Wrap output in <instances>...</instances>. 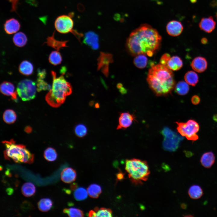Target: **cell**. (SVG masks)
<instances>
[{"label":"cell","mask_w":217,"mask_h":217,"mask_svg":"<svg viewBox=\"0 0 217 217\" xmlns=\"http://www.w3.org/2000/svg\"><path fill=\"white\" fill-rule=\"evenodd\" d=\"M162 37L150 25L141 24L130 33L126 42L128 52L133 56L143 54L151 57L159 49Z\"/></svg>","instance_id":"cell-1"},{"label":"cell","mask_w":217,"mask_h":217,"mask_svg":"<svg viewBox=\"0 0 217 217\" xmlns=\"http://www.w3.org/2000/svg\"><path fill=\"white\" fill-rule=\"evenodd\" d=\"M147 81L150 88L158 96L170 94L175 85L172 70L160 63L152 65L147 74Z\"/></svg>","instance_id":"cell-2"},{"label":"cell","mask_w":217,"mask_h":217,"mask_svg":"<svg viewBox=\"0 0 217 217\" xmlns=\"http://www.w3.org/2000/svg\"><path fill=\"white\" fill-rule=\"evenodd\" d=\"M51 72L53 80L52 85L45 99L50 106L56 108L63 104L67 96L72 93V88L63 74L57 77L55 72L52 71Z\"/></svg>","instance_id":"cell-3"},{"label":"cell","mask_w":217,"mask_h":217,"mask_svg":"<svg viewBox=\"0 0 217 217\" xmlns=\"http://www.w3.org/2000/svg\"><path fill=\"white\" fill-rule=\"evenodd\" d=\"M125 169L132 183L136 185L146 181L150 173L146 161L135 158L126 160Z\"/></svg>","instance_id":"cell-4"},{"label":"cell","mask_w":217,"mask_h":217,"mask_svg":"<svg viewBox=\"0 0 217 217\" xmlns=\"http://www.w3.org/2000/svg\"><path fill=\"white\" fill-rule=\"evenodd\" d=\"M2 143L5 147L4 152L5 159L10 160L11 159L17 163L24 162L30 164L33 162L34 155L27 149L24 145L16 144L12 139L3 141Z\"/></svg>","instance_id":"cell-5"},{"label":"cell","mask_w":217,"mask_h":217,"mask_svg":"<svg viewBox=\"0 0 217 217\" xmlns=\"http://www.w3.org/2000/svg\"><path fill=\"white\" fill-rule=\"evenodd\" d=\"M177 130L182 136L185 137L189 140L192 141L198 139L199 137L197 133L200 127L198 123L195 121L190 119L186 122H177Z\"/></svg>","instance_id":"cell-6"},{"label":"cell","mask_w":217,"mask_h":217,"mask_svg":"<svg viewBox=\"0 0 217 217\" xmlns=\"http://www.w3.org/2000/svg\"><path fill=\"white\" fill-rule=\"evenodd\" d=\"M36 90L35 83L30 80L26 79L18 83L16 91L23 101H28L34 98Z\"/></svg>","instance_id":"cell-7"},{"label":"cell","mask_w":217,"mask_h":217,"mask_svg":"<svg viewBox=\"0 0 217 217\" xmlns=\"http://www.w3.org/2000/svg\"><path fill=\"white\" fill-rule=\"evenodd\" d=\"M162 133L164 137L163 143L164 149L169 151H175L183 139V137L167 127L163 129Z\"/></svg>","instance_id":"cell-8"},{"label":"cell","mask_w":217,"mask_h":217,"mask_svg":"<svg viewBox=\"0 0 217 217\" xmlns=\"http://www.w3.org/2000/svg\"><path fill=\"white\" fill-rule=\"evenodd\" d=\"M74 21L70 15H61L58 16L55 20L54 26L56 30L62 34L71 32L74 35H77V37L82 36L73 29Z\"/></svg>","instance_id":"cell-9"},{"label":"cell","mask_w":217,"mask_h":217,"mask_svg":"<svg viewBox=\"0 0 217 217\" xmlns=\"http://www.w3.org/2000/svg\"><path fill=\"white\" fill-rule=\"evenodd\" d=\"M117 129H125L130 126L133 121H136L134 115L128 112L121 113L119 118Z\"/></svg>","instance_id":"cell-10"},{"label":"cell","mask_w":217,"mask_h":217,"mask_svg":"<svg viewBox=\"0 0 217 217\" xmlns=\"http://www.w3.org/2000/svg\"><path fill=\"white\" fill-rule=\"evenodd\" d=\"M166 30L169 35L172 36H176L181 34L183 30V27L180 22L172 20L167 24Z\"/></svg>","instance_id":"cell-11"},{"label":"cell","mask_w":217,"mask_h":217,"mask_svg":"<svg viewBox=\"0 0 217 217\" xmlns=\"http://www.w3.org/2000/svg\"><path fill=\"white\" fill-rule=\"evenodd\" d=\"M208 63L206 59L201 56L194 58L191 62V66L195 71L198 73L204 72L207 69Z\"/></svg>","instance_id":"cell-12"},{"label":"cell","mask_w":217,"mask_h":217,"mask_svg":"<svg viewBox=\"0 0 217 217\" xmlns=\"http://www.w3.org/2000/svg\"><path fill=\"white\" fill-rule=\"evenodd\" d=\"M20 27L18 21L13 18L6 20L4 24V30L6 33L9 34L17 33L20 30Z\"/></svg>","instance_id":"cell-13"},{"label":"cell","mask_w":217,"mask_h":217,"mask_svg":"<svg viewBox=\"0 0 217 217\" xmlns=\"http://www.w3.org/2000/svg\"><path fill=\"white\" fill-rule=\"evenodd\" d=\"M46 71L45 70L38 71V78L36 81L37 90L39 92L42 90H49L52 88V86L45 81L44 79L46 76Z\"/></svg>","instance_id":"cell-14"},{"label":"cell","mask_w":217,"mask_h":217,"mask_svg":"<svg viewBox=\"0 0 217 217\" xmlns=\"http://www.w3.org/2000/svg\"><path fill=\"white\" fill-rule=\"evenodd\" d=\"M0 89L2 94L11 96L12 99L17 100V93L15 90L14 86L12 83L7 81L3 82L0 85Z\"/></svg>","instance_id":"cell-15"},{"label":"cell","mask_w":217,"mask_h":217,"mask_svg":"<svg viewBox=\"0 0 217 217\" xmlns=\"http://www.w3.org/2000/svg\"><path fill=\"white\" fill-rule=\"evenodd\" d=\"M200 29L208 33L212 32L215 29L216 22L212 16L203 17L201 19L199 23Z\"/></svg>","instance_id":"cell-16"},{"label":"cell","mask_w":217,"mask_h":217,"mask_svg":"<svg viewBox=\"0 0 217 217\" xmlns=\"http://www.w3.org/2000/svg\"><path fill=\"white\" fill-rule=\"evenodd\" d=\"M112 60L110 54L102 53L99 58L98 68L99 69L102 68L104 73L107 75L108 72V65Z\"/></svg>","instance_id":"cell-17"},{"label":"cell","mask_w":217,"mask_h":217,"mask_svg":"<svg viewBox=\"0 0 217 217\" xmlns=\"http://www.w3.org/2000/svg\"><path fill=\"white\" fill-rule=\"evenodd\" d=\"M77 177V174L75 170L68 167L64 168L61 175V180L66 183H70L74 181Z\"/></svg>","instance_id":"cell-18"},{"label":"cell","mask_w":217,"mask_h":217,"mask_svg":"<svg viewBox=\"0 0 217 217\" xmlns=\"http://www.w3.org/2000/svg\"><path fill=\"white\" fill-rule=\"evenodd\" d=\"M215 157L213 153L211 151L206 152L202 156L200 159L202 165L206 168H211L215 162Z\"/></svg>","instance_id":"cell-19"},{"label":"cell","mask_w":217,"mask_h":217,"mask_svg":"<svg viewBox=\"0 0 217 217\" xmlns=\"http://www.w3.org/2000/svg\"><path fill=\"white\" fill-rule=\"evenodd\" d=\"M55 33L54 31L52 36H48L46 38V41L44 43L58 51L61 48L67 46V41H60L56 40L54 37Z\"/></svg>","instance_id":"cell-20"},{"label":"cell","mask_w":217,"mask_h":217,"mask_svg":"<svg viewBox=\"0 0 217 217\" xmlns=\"http://www.w3.org/2000/svg\"><path fill=\"white\" fill-rule=\"evenodd\" d=\"M89 217H112V212L109 209L97 207L94 208V210H91L88 213Z\"/></svg>","instance_id":"cell-21"},{"label":"cell","mask_w":217,"mask_h":217,"mask_svg":"<svg viewBox=\"0 0 217 217\" xmlns=\"http://www.w3.org/2000/svg\"><path fill=\"white\" fill-rule=\"evenodd\" d=\"M98 41V37L96 34L92 32H89L86 34L83 42L90 46L93 49L96 50L99 47Z\"/></svg>","instance_id":"cell-22"},{"label":"cell","mask_w":217,"mask_h":217,"mask_svg":"<svg viewBox=\"0 0 217 217\" xmlns=\"http://www.w3.org/2000/svg\"><path fill=\"white\" fill-rule=\"evenodd\" d=\"M183 66L181 58L177 56H173L168 61L167 66L171 70L176 71L180 69Z\"/></svg>","instance_id":"cell-23"},{"label":"cell","mask_w":217,"mask_h":217,"mask_svg":"<svg viewBox=\"0 0 217 217\" xmlns=\"http://www.w3.org/2000/svg\"><path fill=\"white\" fill-rule=\"evenodd\" d=\"M203 193L202 189L198 185H193L191 186L188 190L189 196L191 198L193 199L200 198Z\"/></svg>","instance_id":"cell-24"},{"label":"cell","mask_w":217,"mask_h":217,"mask_svg":"<svg viewBox=\"0 0 217 217\" xmlns=\"http://www.w3.org/2000/svg\"><path fill=\"white\" fill-rule=\"evenodd\" d=\"M33 69L32 64L27 61H22L19 66L20 72L24 75L28 76L31 75L33 72Z\"/></svg>","instance_id":"cell-25"},{"label":"cell","mask_w":217,"mask_h":217,"mask_svg":"<svg viewBox=\"0 0 217 217\" xmlns=\"http://www.w3.org/2000/svg\"><path fill=\"white\" fill-rule=\"evenodd\" d=\"M13 41L16 46L22 47L26 44L27 42V38L24 33L20 32L16 33L14 35Z\"/></svg>","instance_id":"cell-26"},{"label":"cell","mask_w":217,"mask_h":217,"mask_svg":"<svg viewBox=\"0 0 217 217\" xmlns=\"http://www.w3.org/2000/svg\"><path fill=\"white\" fill-rule=\"evenodd\" d=\"M184 79L187 83L193 86H195L199 80V77L197 74L192 71H189L185 74Z\"/></svg>","instance_id":"cell-27"},{"label":"cell","mask_w":217,"mask_h":217,"mask_svg":"<svg viewBox=\"0 0 217 217\" xmlns=\"http://www.w3.org/2000/svg\"><path fill=\"white\" fill-rule=\"evenodd\" d=\"M36 192V187L34 185L30 182H26L21 187L22 194L26 197L33 195Z\"/></svg>","instance_id":"cell-28"},{"label":"cell","mask_w":217,"mask_h":217,"mask_svg":"<svg viewBox=\"0 0 217 217\" xmlns=\"http://www.w3.org/2000/svg\"><path fill=\"white\" fill-rule=\"evenodd\" d=\"M148 58L146 55L140 54L135 56L134 59L133 63L134 65L140 69H143L146 66Z\"/></svg>","instance_id":"cell-29"},{"label":"cell","mask_w":217,"mask_h":217,"mask_svg":"<svg viewBox=\"0 0 217 217\" xmlns=\"http://www.w3.org/2000/svg\"><path fill=\"white\" fill-rule=\"evenodd\" d=\"M52 205L53 202L52 200L48 198L41 199L37 203L38 209L42 212H46L49 211Z\"/></svg>","instance_id":"cell-30"},{"label":"cell","mask_w":217,"mask_h":217,"mask_svg":"<svg viewBox=\"0 0 217 217\" xmlns=\"http://www.w3.org/2000/svg\"><path fill=\"white\" fill-rule=\"evenodd\" d=\"M188 84L185 81H183L178 82L175 85V87L176 92L181 95H184L187 94L189 90Z\"/></svg>","instance_id":"cell-31"},{"label":"cell","mask_w":217,"mask_h":217,"mask_svg":"<svg viewBox=\"0 0 217 217\" xmlns=\"http://www.w3.org/2000/svg\"><path fill=\"white\" fill-rule=\"evenodd\" d=\"M87 191L89 196L93 198H97L102 192L101 187L95 184H90L87 188Z\"/></svg>","instance_id":"cell-32"},{"label":"cell","mask_w":217,"mask_h":217,"mask_svg":"<svg viewBox=\"0 0 217 217\" xmlns=\"http://www.w3.org/2000/svg\"><path fill=\"white\" fill-rule=\"evenodd\" d=\"M3 119L4 121L9 124L14 123L16 120L17 116L15 112L11 109H7L3 114Z\"/></svg>","instance_id":"cell-33"},{"label":"cell","mask_w":217,"mask_h":217,"mask_svg":"<svg viewBox=\"0 0 217 217\" xmlns=\"http://www.w3.org/2000/svg\"><path fill=\"white\" fill-rule=\"evenodd\" d=\"M62 60L61 55L57 51L52 52L49 58V60L50 63L54 65L60 64Z\"/></svg>","instance_id":"cell-34"},{"label":"cell","mask_w":217,"mask_h":217,"mask_svg":"<svg viewBox=\"0 0 217 217\" xmlns=\"http://www.w3.org/2000/svg\"><path fill=\"white\" fill-rule=\"evenodd\" d=\"M87 190L83 187H80L76 189L74 193L75 198L77 200H83L87 197Z\"/></svg>","instance_id":"cell-35"},{"label":"cell","mask_w":217,"mask_h":217,"mask_svg":"<svg viewBox=\"0 0 217 217\" xmlns=\"http://www.w3.org/2000/svg\"><path fill=\"white\" fill-rule=\"evenodd\" d=\"M44 156L48 161L52 162L56 159L57 157V154L54 148L48 147L44 151Z\"/></svg>","instance_id":"cell-36"},{"label":"cell","mask_w":217,"mask_h":217,"mask_svg":"<svg viewBox=\"0 0 217 217\" xmlns=\"http://www.w3.org/2000/svg\"><path fill=\"white\" fill-rule=\"evenodd\" d=\"M63 212L71 217H82L84 216L83 212L82 210L75 208H65L64 209Z\"/></svg>","instance_id":"cell-37"},{"label":"cell","mask_w":217,"mask_h":217,"mask_svg":"<svg viewBox=\"0 0 217 217\" xmlns=\"http://www.w3.org/2000/svg\"><path fill=\"white\" fill-rule=\"evenodd\" d=\"M74 131L76 135L80 137H83L86 135L87 133L86 127L83 124H79L76 126Z\"/></svg>","instance_id":"cell-38"},{"label":"cell","mask_w":217,"mask_h":217,"mask_svg":"<svg viewBox=\"0 0 217 217\" xmlns=\"http://www.w3.org/2000/svg\"><path fill=\"white\" fill-rule=\"evenodd\" d=\"M170 58V55L169 54L166 53L164 54L160 58V63L167 66V63Z\"/></svg>","instance_id":"cell-39"},{"label":"cell","mask_w":217,"mask_h":217,"mask_svg":"<svg viewBox=\"0 0 217 217\" xmlns=\"http://www.w3.org/2000/svg\"><path fill=\"white\" fill-rule=\"evenodd\" d=\"M11 3V8L10 12H15L17 13L16 10L17 8V5L19 4V0H8Z\"/></svg>","instance_id":"cell-40"},{"label":"cell","mask_w":217,"mask_h":217,"mask_svg":"<svg viewBox=\"0 0 217 217\" xmlns=\"http://www.w3.org/2000/svg\"><path fill=\"white\" fill-rule=\"evenodd\" d=\"M191 101L193 104L195 105H197L200 102V98L198 96L195 95L192 97Z\"/></svg>","instance_id":"cell-41"},{"label":"cell","mask_w":217,"mask_h":217,"mask_svg":"<svg viewBox=\"0 0 217 217\" xmlns=\"http://www.w3.org/2000/svg\"><path fill=\"white\" fill-rule=\"evenodd\" d=\"M77 184L75 183H74L71 184L70 186V188L71 189L74 190L76 189L77 188Z\"/></svg>","instance_id":"cell-42"},{"label":"cell","mask_w":217,"mask_h":217,"mask_svg":"<svg viewBox=\"0 0 217 217\" xmlns=\"http://www.w3.org/2000/svg\"><path fill=\"white\" fill-rule=\"evenodd\" d=\"M201 42L202 44H207L208 42V40L206 38L203 37L201 39Z\"/></svg>","instance_id":"cell-43"},{"label":"cell","mask_w":217,"mask_h":217,"mask_svg":"<svg viewBox=\"0 0 217 217\" xmlns=\"http://www.w3.org/2000/svg\"><path fill=\"white\" fill-rule=\"evenodd\" d=\"M117 178L119 180L122 179L123 178V175L122 173H119L117 175Z\"/></svg>","instance_id":"cell-44"},{"label":"cell","mask_w":217,"mask_h":217,"mask_svg":"<svg viewBox=\"0 0 217 217\" xmlns=\"http://www.w3.org/2000/svg\"><path fill=\"white\" fill-rule=\"evenodd\" d=\"M211 5L212 6H217V0H213L211 2Z\"/></svg>","instance_id":"cell-45"},{"label":"cell","mask_w":217,"mask_h":217,"mask_svg":"<svg viewBox=\"0 0 217 217\" xmlns=\"http://www.w3.org/2000/svg\"><path fill=\"white\" fill-rule=\"evenodd\" d=\"M197 0H190V2L192 3H195L196 2Z\"/></svg>","instance_id":"cell-46"},{"label":"cell","mask_w":217,"mask_h":217,"mask_svg":"<svg viewBox=\"0 0 217 217\" xmlns=\"http://www.w3.org/2000/svg\"><path fill=\"white\" fill-rule=\"evenodd\" d=\"M216 17L217 18V14H216Z\"/></svg>","instance_id":"cell-47"}]
</instances>
